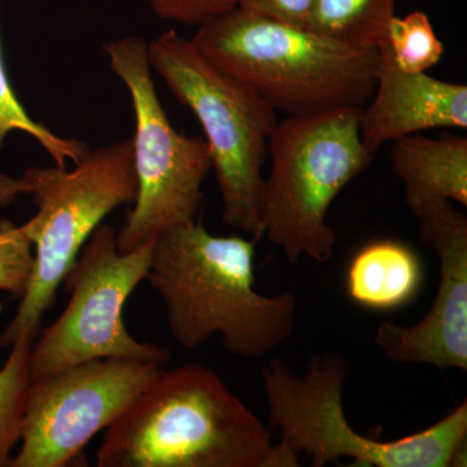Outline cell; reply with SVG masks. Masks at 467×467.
<instances>
[{
  "instance_id": "1",
  "label": "cell",
  "mask_w": 467,
  "mask_h": 467,
  "mask_svg": "<svg viewBox=\"0 0 467 467\" xmlns=\"http://www.w3.org/2000/svg\"><path fill=\"white\" fill-rule=\"evenodd\" d=\"M256 242L212 235L196 221L156 236L146 279L164 301L169 330L184 349L220 334L227 352L259 359L290 339L297 296L256 291Z\"/></svg>"
},
{
  "instance_id": "2",
  "label": "cell",
  "mask_w": 467,
  "mask_h": 467,
  "mask_svg": "<svg viewBox=\"0 0 467 467\" xmlns=\"http://www.w3.org/2000/svg\"><path fill=\"white\" fill-rule=\"evenodd\" d=\"M99 467H275L272 434L211 368L160 376L107 429Z\"/></svg>"
},
{
  "instance_id": "3",
  "label": "cell",
  "mask_w": 467,
  "mask_h": 467,
  "mask_svg": "<svg viewBox=\"0 0 467 467\" xmlns=\"http://www.w3.org/2000/svg\"><path fill=\"white\" fill-rule=\"evenodd\" d=\"M196 27L192 41L202 57L285 115L364 109L376 90L379 47H353L241 7Z\"/></svg>"
},
{
  "instance_id": "4",
  "label": "cell",
  "mask_w": 467,
  "mask_h": 467,
  "mask_svg": "<svg viewBox=\"0 0 467 467\" xmlns=\"http://www.w3.org/2000/svg\"><path fill=\"white\" fill-rule=\"evenodd\" d=\"M348 364L340 353L313 356L304 374L281 358L261 371L269 420L281 430L275 445V467L310 466L350 459L358 467L466 466L467 401L435 425L393 441H376L356 431L343 408Z\"/></svg>"
},
{
  "instance_id": "5",
  "label": "cell",
  "mask_w": 467,
  "mask_h": 467,
  "mask_svg": "<svg viewBox=\"0 0 467 467\" xmlns=\"http://www.w3.org/2000/svg\"><path fill=\"white\" fill-rule=\"evenodd\" d=\"M359 112L287 116L270 137L272 168L264 182L261 223L264 236L290 264L301 256L319 264L333 257L337 235L327 223L328 209L374 160L362 143Z\"/></svg>"
},
{
  "instance_id": "6",
  "label": "cell",
  "mask_w": 467,
  "mask_h": 467,
  "mask_svg": "<svg viewBox=\"0 0 467 467\" xmlns=\"http://www.w3.org/2000/svg\"><path fill=\"white\" fill-rule=\"evenodd\" d=\"M150 67L205 133L227 226L263 238V165L278 119L256 91L202 57L174 29L149 45Z\"/></svg>"
},
{
  "instance_id": "7",
  "label": "cell",
  "mask_w": 467,
  "mask_h": 467,
  "mask_svg": "<svg viewBox=\"0 0 467 467\" xmlns=\"http://www.w3.org/2000/svg\"><path fill=\"white\" fill-rule=\"evenodd\" d=\"M21 181L32 193L36 214L21 226L36 245L32 281L16 316L0 335V347L34 342L41 319L57 299L58 285L79 251L113 209L134 204L138 183L133 140L90 150L73 171L30 168Z\"/></svg>"
},
{
  "instance_id": "8",
  "label": "cell",
  "mask_w": 467,
  "mask_h": 467,
  "mask_svg": "<svg viewBox=\"0 0 467 467\" xmlns=\"http://www.w3.org/2000/svg\"><path fill=\"white\" fill-rule=\"evenodd\" d=\"M104 50L130 92L135 115L137 198L116 233L117 250L130 252L171 227L195 221L212 158L205 140L178 133L169 122L150 76L149 45L125 36Z\"/></svg>"
},
{
  "instance_id": "9",
  "label": "cell",
  "mask_w": 467,
  "mask_h": 467,
  "mask_svg": "<svg viewBox=\"0 0 467 467\" xmlns=\"http://www.w3.org/2000/svg\"><path fill=\"white\" fill-rule=\"evenodd\" d=\"M153 242L119 252L115 227L94 230L64 276L72 292L67 309L30 349V380L97 358L171 361V350L138 342L122 321L126 300L149 275Z\"/></svg>"
},
{
  "instance_id": "10",
  "label": "cell",
  "mask_w": 467,
  "mask_h": 467,
  "mask_svg": "<svg viewBox=\"0 0 467 467\" xmlns=\"http://www.w3.org/2000/svg\"><path fill=\"white\" fill-rule=\"evenodd\" d=\"M164 370L140 358H97L33 379L23 447L11 467H66Z\"/></svg>"
},
{
  "instance_id": "11",
  "label": "cell",
  "mask_w": 467,
  "mask_h": 467,
  "mask_svg": "<svg viewBox=\"0 0 467 467\" xmlns=\"http://www.w3.org/2000/svg\"><path fill=\"white\" fill-rule=\"evenodd\" d=\"M420 220V241L439 257L434 303L417 325L382 322L374 342L395 364L467 370V218L451 202Z\"/></svg>"
},
{
  "instance_id": "12",
  "label": "cell",
  "mask_w": 467,
  "mask_h": 467,
  "mask_svg": "<svg viewBox=\"0 0 467 467\" xmlns=\"http://www.w3.org/2000/svg\"><path fill=\"white\" fill-rule=\"evenodd\" d=\"M376 90L359 112L365 149L376 156L384 144L432 129L467 128V86L395 66L389 43L379 46Z\"/></svg>"
},
{
  "instance_id": "13",
  "label": "cell",
  "mask_w": 467,
  "mask_h": 467,
  "mask_svg": "<svg viewBox=\"0 0 467 467\" xmlns=\"http://www.w3.org/2000/svg\"><path fill=\"white\" fill-rule=\"evenodd\" d=\"M391 165L405 184V202L420 218L439 205L467 207V140L450 133L436 140L413 134L393 140Z\"/></svg>"
},
{
  "instance_id": "14",
  "label": "cell",
  "mask_w": 467,
  "mask_h": 467,
  "mask_svg": "<svg viewBox=\"0 0 467 467\" xmlns=\"http://www.w3.org/2000/svg\"><path fill=\"white\" fill-rule=\"evenodd\" d=\"M422 264L405 243L384 239L356 252L347 270V294L362 308H401L422 287Z\"/></svg>"
},
{
  "instance_id": "15",
  "label": "cell",
  "mask_w": 467,
  "mask_h": 467,
  "mask_svg": "<svg viewBox=\"0 0 467 467\" xmlns=\"http://www.w3.org/2000/svg\"><path fill=\"white\" fill-rule=\"evenodd\" d=\"M395 16V0H316L306 29L359 48H378Z\"/></svg>"
},
{
  "instance_id": "16",
  "label": "cell",
  "mask_w": 467,
  "mask_h": 467,
  "mask_svg": "<svg viewBox=\"0 0 467 467\" xmlns=\"http://www.w3.org/2000/svg\"><path fill=\"white\" fill-rule=\"evenodd\" d=\"M33 342L12 344L5 367L0 368V467H11V451L21 441L29 391V355Z\"/></svg>"
},
{
  "instance_id": "17",
  "label": "cell",
  "mask_w": 467,
  "mask_h": 467,
  "mask_svg": "<svg viewBox=\"0 0 467 467\" xmlns=\"http://www.w3.org/2000/svg\"><path fill=\"white\" fill-rule=\"evenodd\" d=\"M12 131H23L32 135L34 140H38L43 149L50 153L57 168L66 169L67 161L78 164L90 152L88 144L77 140L57 137L46 126L38 124L27 115L9 82L0 45V149Z\"/></svg>"
},
{
  "instance_id": "18",
  "label": "cell",
  "mask_w": 467,
  "mask_h": 467,
  "mask_svg": "<svg viewBox=\"0 0 467 467\" xmlns=\"http://www.w3.org/2000/svg\"><path fill=\"white\" fill-rule=\"evenodd\" d=\"M386 41L393 63L405 73H426L445 52L431 21L422 11L410 12L405 17L393 16L387 27Z\"/></svg>"
},
{
  "instance_id": "19",
  "label": "cell",
  "mask_w": 467,
  "mask_h": 467,
  "mask_svg": "<svg viewBox=\"0 0 467 467\" xmlns=\"http://www.w3.org/2000/svg\"><path fill=\"white\" fill-rule=\"evenodd\" d=\"M32 245L21 226L0 220V291L23 299L32 281L36 261Z\"/></svg>"
},
{
  "instance_id": "20",
  "label": "cell",
  "mask_w": 467,
  "mask_h": 467,
  "mask_svg": "<svg viewBox=\"0 0 467 467\" xmlns=\"http://www.w3.org/2000/svg\"><path fill=\"white\" fill-rule=\"evenodd\" d=\"M150 8L164 20L199 26L208 18L233 8L230 0H149Z\"/></svg>"
},
{
  "instance_id": "21",
  "label": "cell",
  "mask_w": 467,
  "mask_h": 467,
  "mask_svg": "<svg viewBox=\"0 0 467 467\" xmlns=\"http://www.w3.org/2000/svg\"><path fill=\"white\" fill-rule=\"evenodd\" d=\"M316 0H230L232 7L256 12L282 23L304 27Z\"/></svg>"
}]
</instances>
